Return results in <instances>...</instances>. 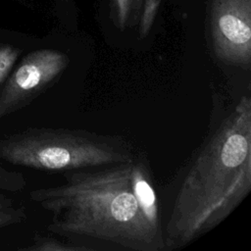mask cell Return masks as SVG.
Returning <instances> with one entry per match:
<instances>
[{
    "mask_svg": "<svg viewBox=\"0 0 251 251\" xmlns=\"http://www.w3.org/2000/svg\"><path fill=\"white\" fill-rule=\"evenodd\" d=\"M25 185L26 181L22 174L8 171L0 165V191L16 192L23 190Z\"/></svg>",
    "mask_w": 251,
    "mask_h": 251,
    "instance_id": "cell-11",
    "label": "cell"
},
{
    "mask_svg": "<svg viewBox=\"0 0 251 251\" xmlns=\"http://www.w3.org/2000/svg\"><path fill=\"white\" fill-rule=\"evenodd\" d=\"M65 1H67V0H65Z\"/></svg>",
    "mask_w": 251,
    "mask_h": 251,
    "instance_id": "cell-12",
    "label": "cell"
},
{
    "mask_svg": "<svg viewBox=\"0 0 251 251\" xmlns=\"http://www.w3.org/2000/svg\"><path fill=\"white\" fill-rule=\"evenodd\" d=\"M21 50L10 44H0V84L4 82L14 68Z\"/></svg>",
    "mask_w": 251,
    "mask_h": 251,
    "instance_id": "cell-9",
    "label": "cell"
},
{
    "mask_svg": "<svg viewBox=\"0 0 251 251\" xmlns=\"http://www.w3.org/2000/svg\"><path fill=\"white\" fill-rule=\"evenodd\" d=\"M64 178L29 192L51 215L47 230L131 251L166 250L157 193L141 158L65 172Z\"/></svg>",
    "mask_w": 251,
    "mask_h": 251,
    "instance_id": "cell-1",
    "label": "cell"
},
{
    "mask_svg": "<svg viewBox=\"0 0 251 251\" xmlns=\"http://www.w3.org/2000/svg\"><path fill=\"white\" fill-rule=\"evenodd\" d=\"M211 37L214 52L225 64L251 63V0H212Z\"/></svg>",
    "mask_w": 251,
    "mask_h": 251,
    "instance_id": "cell-5",
    "label": "cell"
},
{
    "mask_svg": "<svg viewBox=\"0 0 251 251\" xmlns=\"http://www.w3.org/2000/svg\"><path fill=\"white\" fill-rule=\"evenodd\" d=\"M26 218L25 208L16 205L13 199L7 197L0 191V229L23 223Z\"/></svg>",
    "mask_w": 251,
    "mask_h": 251,
    "instance_id": "cell-7",
    "label": "cell"
},
{
    "mask_svg": "<svg viewBox=\"0 0 251 251\" xmlns=\"http://www.w3.org/2000/svg\"><path fill=\"white\" fill-rule=\"evenodd\" d=\"M68 65V56L54 49H38L25 56L0 90V118L30 104L59 79Z\"/></svg>",
    "mask_w": 251,
    "mask_h": 251,
    "instance_id": "cell-4",
    "label": "cell"
},
{
    "mask_svg": "<svg viewBox=\"0 0 251 251\" xmlns=\"http://www.w3.org/2000/svg\"><path fill=\"white\" fill-rule=\"evenodd\" d=\"M161 0H144L139 19V34L141 37H145L151 30Z\"/></svg>",
    "mask_w": 251,
    "mask_h": 251,
    "instance_id": "cell-10",
    "label": "cell"
},
{
    "mask_svg": "<svg viewBox=\"0 0 251 251\" xmlns=\"http://www.w3.org/2000/svg\"><path fill=\"white\" fill-rule=\"evenodd\" d=\"M144 0H113V21L117 27L124 29L136 24L140 19Z\"/></svg>",
    "mask_w": 251,
    "mask_h": 251,
    "instance_id": "cell-6",
    "label": "cell"
},
{
    "mask_svg": "<svg viewBox=\"0 0 251 251\" xmlns=\"http://www.w3.org/2000/svg\"><path fill=\"white\" fill-rule=\"evenodd\" d=\"M0 159L47 172L105 167L134 159L119 137L81 129L30 127L0 139Z\"/></svg>",
    "mask_w": 251,
    "mask_h": 251,
    "instance_id": "cell-3",
    "label": "cell"
},
{
    "mask_svg": "<svg viewBox=\"0 0 251 251\" xmlns=\"http://www.w3.org/2000/svg\"><path fill=\"white\" fill-rule=\"evenodd\" d=\"M22 250L28 251H81V250H92L90 247L77 245V244H69L62 242L56 238L35 235L31 245L21 248Z\"/></svg>",
    "mask_w": 251,
    "mask_h": 251,
    "instance_id": "cell-8",
    "label": "cell"
},
{
    "mask_svg": "<svg viewBox=\"0 0 251 251\" xmlns=\"http://www.w3.org/2000/svg\"><path fill=\"white\" fill-rule=\"evenodd\" d=\"M251 190V100L242 96L208 135L180 183L164 232L182 248L220 225Z\"/></svg>",
    "mask_w": 251,
    "mask_h": 251,
    "instance_id": "cell-2",
    "label": "cell"
}]
</instances>
